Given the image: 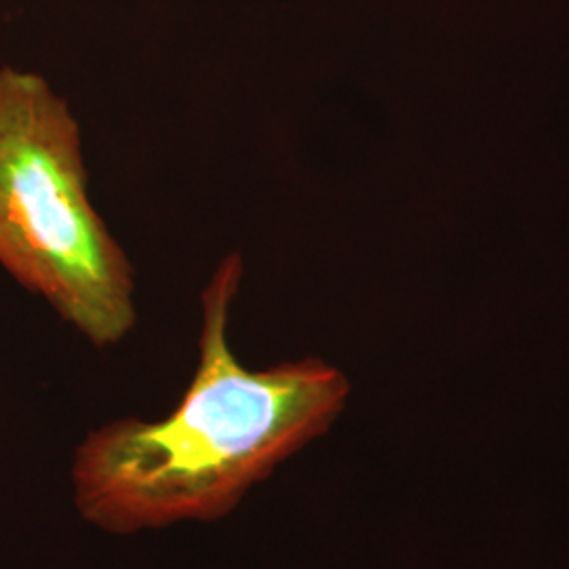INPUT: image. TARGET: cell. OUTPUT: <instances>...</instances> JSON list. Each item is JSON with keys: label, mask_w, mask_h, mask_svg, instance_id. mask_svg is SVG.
<instances>
[{"label": "cell", "mask_w": 569, "mask_h": 569, "mask_svg": "<svg viewBox=\"0 0 569 569\" xmlns=\"http://www.w3.org/2000/svg\"><path fill=\"white\" fill-rule=\"evenodd\" d=\"M243 260L224 258L203 291L199 366L157 422L119 418L82 439L72 460L74 507L114 536L218 521L277 468L326 435L350 395L319 359L247 369L228 342Z\"/></svg>", "instance_id": "obj_1"}, {"label": "cell", "mask_w": 569, "mask_h": 569, "mask_svg": "<svg viewBox=\"0 0 569 569\" xmlns=\"http://www.w3.org/2000/svg\"><path fill=\"white\" fill-rule=\"evenodd\" d=\"M81 127L30 70L0 68V266L98 348L138 321L136 277L89 199Z\"/></svg>", "instance_id": "obj_2"}]
</instances>
